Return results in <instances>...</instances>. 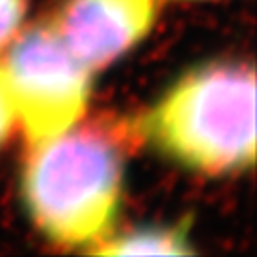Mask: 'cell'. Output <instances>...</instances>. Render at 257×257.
<instances>
[{"label":"cell","instance_id":"obj_2","mask_svg":"<svg viewBox=\"0 0 257 257\" xmlns=\"http://www.w3.org/2000/svg\"><path fill=\"white\" fill-rule=\"evenodd\" d=\"M136 130L168 160L204 175L255 162V73L244 61H211L177 78Z\"/></svg>","mask_w":257,"mask_h":257},{"label":"cell","instance_id":"obj_7","mask_svg":"<svg viewBox=\"0 0 257 257\" xmlns=\"http://www.w3.org/2000/svg\"><path fill=\"white\" fill-rule=\"evenodd\" d=\"M16 118H18L16 105H14V99H12V92H10L4 69L0 67V147L8 139L10 132L16 124Z\"/></svg>","mask_w":257,"mask_h":257},{"label":"cell","instance_id":"obj_3","mask_svg":"<svg viewBox=\"0 0 257 257\" xmlns=\"http://www.w3.org/2000/svg\"><path fill=\"white\" fill-rule=\"evenodd\" d=\"M2 69L31 147L65 134L86 112L93 71L71 54L54 23L27 29Z\"/></svg>","mask_w":257,"mask_h":257},{"label":"cell","instance_id":"obj_6","mask_svg":"<svg viewBox=\"0 0 257 257\" xmlns=\"http://www.w3.org/2000/svg\"><path fill=\"white\" fill-rule=\"evenodd\" d=\"M25 10L27 0H0V48L18 33Z\"/></svg>","mask_w":257,"mask_h":257},{"label":"cell","instance_id":"obj_4","mask_svg":"<svg viewBox=\"0 0 257 257\" xmlns=\"http://www.w3.org/2000/svg\"><path fill=\"white\" fill-rule=\"evenodd\" d=\"M158 0H67L54 23L71 54L99 71L149 35Z\"/></svg>","mask_w":257,"mask_h":257},{"label":"cell","instance_id":"obj_5","mask_svg":"<svg viewBox=\"0 0 257 257\" xmlns=\"http://www.w3.org/2000/svg\"><path fill=\"white\" fill-rule=\"evenodd\" d=\"M189 223L177 225H155L134 229L120 234L116 238H105L97 246H93L92 253L103 255H136V253H170V255H183L193 253L194 249L189 246Z\"/></svg>","mask_w":257,"mask_h":257},{"label":"cell","instance_id":"obj_1","mask_svg":"<svg viewBox=\"0 0 257 257\" xmlns=\"http://www.w3.org/2000/svg\"><path fill=\"white\" fill-rule=\"evenodd\" d=\"M126 134L101 120L33 147L21 196L44 238L90 251L112 234L124 194Z\"/></svg>","mask_w":257,"mask_h":257}]
</instances>
